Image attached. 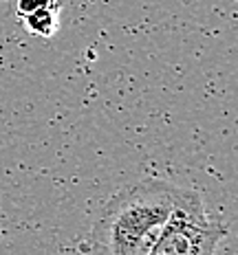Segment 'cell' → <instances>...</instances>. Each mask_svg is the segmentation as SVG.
<instances>
[{"label": "cell", "instance_id": "6da1fadb", "mask_svg": "<svg viewBox=\"0 0 238 255\" xmlns=\"http://www.w3.org/2000/svg\"><path fill=\"white\" fill-rule=\"evenodd\" d=\"M183 189L157 178L121 187L93 220L79 255H148Z\"/></svg>", "mask_w": 238, "mask_h": 255}, {"label": "cell", "instance_id": "7a4b0ae2", "mask_svg": "<svg viewBox=\"0 0 238 255\" xmlns=\"http://www.w3.org/2000/svg\"><path fill=\"white\" fill-rule=\"evenodd\" d=\"M225 236V222L208 214L194 189H183L148 255H214Z\"/></svg>", "mask_w": 238, "mask_h": 255}, {"label": "cell", "instance_id": "3957f363", "mask_svg": "<svg viewBox=\"0 0 238 255\" xmlns=\"http://www.w3.org/2000/svg\"><path fill=\"white\" fill-rule=\"evenodd\" d=\"M20 22L31 35L35 38H53L60 29V4H51V7H40L35 11H29L24 15H18Z\"/></svg>", "mask_w": 238, "mask_h": 255}, {"label": "cell", "instance_id": "277c9868", "mask_svg": "<svg viewBox=\"0 0 238 255\" xmlns=\"http://www.w3.org/2000/svg\"><path fill=\"white\" fill-rule=\"evenodd\" d=\"M51 4H60V0H18V15L35 11L40 7H51Z\"/></svg>", "mask_w": 238, "mask_h": 255}]
</instances>
